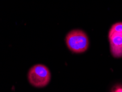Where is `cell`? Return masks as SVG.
<instances>
[{"label":"cell","mask_w":122,"mask_h":92,"mask_svg":"<svg viewBox=\"0 0 122 92\" xmlns=\"http://www.w3.org/2000/svg\"><path fill=\"white\" fill-rule=\"evenodd\" d=\"M66 42L68 49L74 53H82L89 48V41L87 35L81 30H73L66 37Z\"/></svg>","instance_id":"6da1fadb"},{"label":"cell","mask_w":122,"mask_h":92,"mask_svg":"<svg viewBox=\"0 0 122 92\" xmlns=\"http://www.w3.org/2000/svg\"><path fill=\"white\" fill-rule=\"evenodd\" d=\"M111 92H122V84H117L113 87Z\"/></svg>","instance_id":"5b68a950"},{"label":"cell","mask_w":122,"mask_h":92,"mask_svg":"<svg viewBox=\"0 0 122 92\" xmlns=\"http://www.w3.org/2000/svg\"><path fill=\"white\" fill-rule=\"evenodd\" d=\"M50 79L51 73L50 70L43 65H36L30 68L28 72L29 82L35 87H44L49 83Z\"/></svg>","instance_id":"7a4b0ae2"},{"label":"cell","mask_w":122,"mask_h":92,"mask_svg":"<svg viewBox=\"0 0 122 92\" xmlns=\"http://www.w3.org/2000/svg\"><path fill=\"white\" fill-rule=\"evenodd\" d=\"M108 38L111 52L116 58L122 57V32L109 30Z\"/></svg>","instance_id":"3957f363"},{"label":"cell","mask_w":122,"mask_h":92,"mask_svg":"<svg viewBox=\"0 0 122 92\" xmlns=\"http://www.w3.org/2000/svg\"><path fill=\"white\" fill-rule=\"evenodd\" d=\"M110 30L115 32H122V22L117 23L113 25L111 27Z\"/></svg>","instance_id":"277c9868"}]
</instances>
